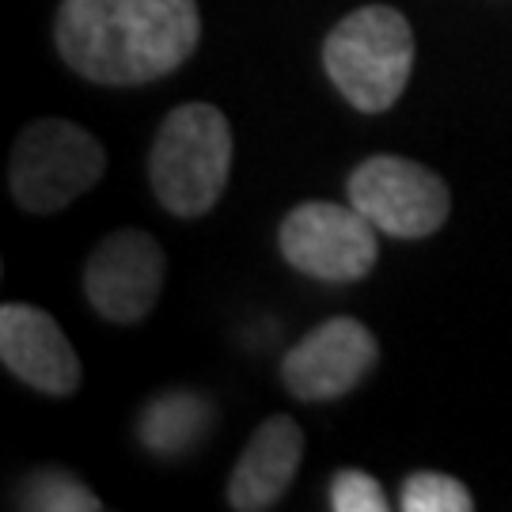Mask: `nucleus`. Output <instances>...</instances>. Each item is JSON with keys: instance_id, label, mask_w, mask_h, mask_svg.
Here are the masks:
<instances>
[{"instance_id": "4468645a", "label": "nucleus", "mask_w": 512, "mask_h": 512, "mask_svg": "<svg viewBox=\"0 0 512 512\" xmlns=\"http://www.w3.org/2000/svg\"><path fill=\"white\" fill-rule=\"evenodd\" d=\"M327 505L334 512H387L391 509L380 478H372L368 471H357V467H342L338 475L330 478Z\"/></svg>"}, {"instance_id": "1a4fd4ad", "label": "nucleus", "mask_w": 512, "mask_h": 512, "mask_svg": "<svg viewBox=\"0 0 512 512\" xmlns=\"http://www.w3.org/2000/svg\"><path fill=\"white\" fill-rule=\"evenodd\" d=\"M0 361L19 384L35 387L50 399H73L84 384V368L73 342L57 327L50 311L35 304L0 308Z\"/></svg>"}, {"instance_id": "f257e3e1", "label": "nucleus", "mask_w": 512, "mask_h": 512, "mask_svg": "<svg viewBox=\"0 0 512 512\" xmlns=\"http://www.w3.org/2000/svg\"><path fill=\"white\" fill-rule=\"evenodd\" d=\"M61 61L103 88L152 84L190 61L202 42L198 0H61Z\"/></svg>"}, {"instance_id": "423d86ee", "label": "nucleus", "mask_w": 512, "mask_h": 512, "mask_svg": "<svg viewBox=\"0 0 512 512\" xmlns=\"http://www.w3.org/2000/svg\"><path fill=\"white\" fill-rule=\"evenodd\" d=\"M346 194L353 209L395 239L433 236L452 213V190L437 171L391 152H376L353 167Z\"/></svg>"}, {"instance_id": "7ed1b4c3", "label": "nucleus", "mask_w": 512, "mask_h": 512, "mask_svg": "<svg viewBox=\"0 0 512 512\" xmlns=\"http://www.w3.org/2000/svg\"><path fill=\"white\" fill-rule=\"evenodd\" d=\"M414 54V27L391 4H361L323 38V69L330 84L361 114H384L403 99Z\"/></svg>"}, {"instance_id": "f03ea898", "label": "nucleus", "mask_w": 512, "mask_h": 512, "mask_svg": "<svg viewBox=\"0 0 512 512\" xmlns=\"http://www.w3.org/2000/svg\"><path fill=\"white\" fill-rule=\"evenodd\" d=\"M232 126L213 103H183L167 114L148 152V183L164 213L179 220L205 217L232 179Z\"/></svg>"}, {"instance_id": "9d476101", "label": "nucleus", "mask_w": 512, "mask_h": 512, "mask_svg": "<svg viewBox=\"0 0 512 512\" xmlns=\"http://www.w3.org/2000/svg\"><path fill=\"white\" fill-rule=\"evenodd\" d=\"M304 463V429L289 414H270L258 425L247 448L239 452L236 471L228 478V509L266 512L289 494L296 471Z\"/></svg>"}, {"instance_id": "0eeeda50", "label": "nucleus", "mask_w": 512, "mask_h": 512, "mask_svg": "<svg viewBox=\"0 0 512 512\" xmlns=\"http://www.w3.org/2000/svg\"><path fill=\"white\" fill-rule=\"evenodd\" d=\"M380 365L376 334L353 315H330L281 357V384L300 403H338Z\"/></svg>"}, {"instance_id": "6e6552de", "label": "nucleus", "mask_w": 512, "mask_h": 512, "mask_svg": "<svg viewBox=\"0 0 512 512\" xmlns=\"http://www.w3.org/2000/svg\"><path fill=\"white\" fill-rule=\"evenodd\" d=\"M167 285V255L145 228H118L95 243L84 266V296L99 319L145 323Z\"/></svg>"}, {"instance_id": "20e7f679", "label": "nucleus", "mask_w": 512, "mask_h": 512, "mask_svg": "<svg viewBox=\"0 0 512 512\" xmlns=\"http://www.w3.org/2000/svg\"><path fill=\"white\" fill-rule=\"evenodd\" d=\"M107 175L99 137L65 118L27 122L8 156V190L23 213L50 217L84 198Z\"/></svg>"}, {"instance_id": "f8f14e48", "label": "nucleus", "mask_w": 512, "mask_h": 512, "mask_svg": "<svg viewBox=\"0 0 512 512\" xmlns=\"http://www.w3.org/2000/svg\"><path fill=\"white\" fill-rule=\"evenodd\" d=\"M12 505L27 512H99L103 497H95L88 482L69 471V467H35L31 475H23L16 482Z\"/></svg>"}, {"instance_id": "9b49d317", "label": "nucleus", "mask_w": 512, "mask_h": 512, "mask_svg": "<svg viewBox=\"0 0 512 512\" xmlns=\"http://www.w3.org/2000/svg\"><path fill=\"white\" fill-rule=\"evenodd\" d=\"M213 425V403L194 391H167L160 399H152L148 410L137 421V437L152 456L179 459L190 456Z\"/></svg>"}, {"instance_id": "39448f33", "label": "nucleus", "mask_w": 512, "mask_h": 512, "mask_svg": "<svg viewBox=\"0 0 512 512\" xmlns=\"http://www.w3.org/2000/svg\"><path fill=\"white\" fill-rule=\"evenodd\" d=\"M376 232L380 228L353 205L300 202L281 220L277 247L296 274L327 285H349L372 274L380 258Z\"/></svg>"}, {"instance_id": "ddd939ff", "label": "nucleus", "mask_w": 512, "mask_h": 512, "mask_svg": "<svg viewBox=\"0 0 512 512\" xmlns=\"http://www.w3.org/2000/svg\"><path fill=\"white\" fill-rule=\"evenodd\" d=\"M399 509L403 512H471L475 497L452 475L440 471H414L403 478L399 490Z\"/></svg>"}]
</instances>
